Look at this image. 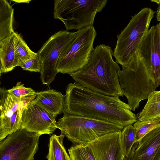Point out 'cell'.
<instances>
[{
  "mask_svg": "<svg viewBox=\"0 0 160 160\" xmlns=\"http://www.w3.org/2000/svg\"><path fill=\"white\" fill-rule=\"evenodd\" d=\"M136 54L123 72L122 83L128 95L140 102L160 85V22L148 30Z\"/></svg>",
  "mask_w": 160,
  "mask_h": 160,
  "instance_id": "cell-1",
  "label": "cell"
},
{
  "mask_svg": "<svg viewBox=\"0 0 160 160\" xmlns=\"http://www.w3.org/2000/svg\"><path fill=\"white\" fill-rule=\"evenodd\" d=\"M63 112L125 127L137 121L136 115L119 97L106 96L75 82L67 86Z\"/></svg>",
  "mask_w": 160,
  "mask_h": 160,
  "instance_id": "cell-2",
  "label": "cell"
},
{
  "mask_svg": "<svg viewBox=\"0 0 160 160\" xmlns=\"http://www.w3.org/2000/svg\"><path fill=\"white\" fill-rule=\"evenodd\" d=\"M113 53L108 45H97L86 65L69 75L75 82L92 91L106 96L123 97L118 74L120 67L113 60Z\"/></svg>",
  "mask_w": 160,
  "mask_h": 160,
  "instance_id": "cell-3",
  "label": "cell"
},
{
  "mask_svg": "<svg viewBox=\"0 0 160 160\" xmlns=\"http://www.w3.org/2000/svg\"><path fill=\"white\" fill-rule=\"evenodd\" d=\"M155 12L150 8H142L131 17L127 26L117 35L113 56L116 62L122 67L130 62L136 53L141 41L149 30Z\"/></svg>",
  "mask_w": 160,
  "mask_h": 160,
  "instance_id": "cell-4",
  "label": "cell"
},
{
  "mask_svg": "<svg viewBox=\"0 0 160 160\" xmlns=\"http://www.w3.org/2000/svg\"><path fill=\"white\" fill-rule=\"evenodd\" d=\"M57 124L58 129L74 145L86 144L106 134L121 131L124 128L102 120L65 113Z\"/></svg>",
  "mask_w": 160,
  "mask_h": 160,
  "instance_id": "cell-5",
  "label": "cell"
},
{
  "mask_svg": "<svg viewBox=\"0 0 160 160\" xmlns=\"http://www.w3.org/2000/svg\"><path fill=\"white\" fill-rule=\"evenodd\" d=\"M107 0H55L53 17L64 24L66 30H78L93 26L97 14L106 5Z\"/></svg>",
  "mask_w": 160,
  "mask_h": 160,
  "instance_id": "cell-6",
  "label": "cell"
},
{
  "mask_svg": "<svg viewBox=\"0 0 160 160\" xmlns=\"http://www.w3.org/2000/svg\"><path fill=\"white\" fill-rule=\"evenodd\" d=\"M73 41L61 52L58 60V73L71 74L83 68L89 62L94 48L97 32L93 26L77 30Z\"/></svg>",
  "mask_w": 160,
  "mask_h": 160,
  "instance_id": "cell-7",
  "label": "cell"
},
{
  "mask_svg": "<svg viewBox=\"0 0 160 160\" xmlns=\"http://www.w3.org/2000/svg\"><path fill=\"white\" fill-rule=\"evenodd\" d=\"M77 31L61 30L52 35L38 51L41 62L40 78L43 84L49 86L58 73L57 66L60 54L74 39Z\"/></svg>",
  "mask_w": 160,
  "mask_h": 160,
  "instance_id": "cell-8",
  "label": "cell"
},
{
  "mask_svg": "<svg viewBox=\"0 0 160 160\" xmlns=\"http://www.w3.org/2000/svg\"><path fill=\"white\" fill-rule=\"evenodd\" d=\"M40 136L22 128L8 135L0 142V160H34Z\"/></svg>",
  "mask_w": 160,
  "mask_h": 160,
  "instance_id": "cell-9",
  "label": "cell"
},
{
  "mask_svg": "<svg viewBox=\"0 0 160 160\" xmlns=\"http://www.w3.org/2000/svg\"><path fill=\"white\" fill-rule=\"evenodd\" d=\"M55 118L34 99L23 108L20 128L40 136L43 134L50 135L58 129Z\"/></svg>",
  "mask_w": 160,
  "mask_h": 160,
  "instance_id": "cell-10",
  "label": "cell"
},
{
  "mask_svg": "<svg viewBox=\"0 0 160 160\" xmlns=\"http://www.w3.org/2000/svg\"><path fill=\"white\" fill-rule=\"evenodd\" d=\"M121 132L106 134L86 144L95 160H123Z\"/></svg>",
  "mask_w": 160,
  "mask_h": 160,
  "instance_id": "cell-11",
  "label": "cell"
},
{
  "mask_svg": "<svg viewBox=\"0 0 160 160\" xmlns=\"http://www.w3.org/2000/svg\"><path fill=\"white\" fill-rule=\"evenodd\" d=\"M123 160H160V126L135 142Z\"/></svg>",
  "mask_w": 160,
  "mask_h": 160,
  "instance_id": "cell-12",
  "label": "cell"
},
{
  "mask_svg": "<svg viewBox=\"0 0 160 160\" xmlns=\"http://www.w3.org/2000/svg\"><path fill=\"white\" fill-rule=\"evenodd\" d=\"M18 33L14 32L0 41V73L12 70L17 66L15 52V44Z\"/></svg>",
  "mask_w": 160,
  "mask_h": 160,
  "instance_id": "cell-13",
  "label": "cell"
},
{
  "mask_svg": "<svg viewBox=\"0 0 160 160\" xmlns=\"http://www.w3.org/2000/svg\"><path fill=\"white\" fill-rule=\"evenodd\" d=\"M64 95L54 89L37 92L35 100L55 117L63 112Z\"/></svg>",
  "mask_w": 160,
  "mask_h": 160,
  "instance_id": "cell-14",
  "label": "cell"
},
{
  "mask_svg": "<svg viewBox=\"0 0 160 160\" xmlns=\"http://www.w3.org/2000/svg\"><path fill=\"white\" fill-rule=\"evenodd\" d=\"M25 107L22 98L17 97L7 91L3 87L0 89V120L10 117L22 106Z\"/></svg>",
  "mask_w": 160,
  "mask_h": 160,
  "instance_id": "cell-15",
  "label": "cell"
},
{
  "mask_svg": "<svg viewBox=\"0 0 160 160\" xmlns=\"http://www.w3.org/2000/svg\"><path fill=\"white\" fill-rule=\"evenodd\" d=\"M14 9L6 0H0V41L14 32Z\"/></svg>",
  "mask_w": 160,
  "mask_h": 160,
  "instance_id": "cell-16",
  "label": "cell"
},
{
  "mask_svg": "<svg viewBox=\"0 0 160 160\" xmlns=\"http://www.w3.org/2000/svg\"><path fill=\"white\" fill-rule=\"evenodd\" d=\"M147 99L143 109L136 115L137 121L160 119V91L152 92Z\"/></svg>",
  "mask_w": 160,
  "mask_h": 160,
  "instance_id": "cell-17",
  "label": "cell"
},
{
  "mask_svg": "<svg viewBox=\"0 0 160 160\" xmlns=\"http://www.w3.org/2000/svg\"><path fill=\"white\" fill-rule=\"evenodd\" d=\"M65 137L62 132L57 136H51L48 144V152L46 157L48 160H71L64 147L63 141Z\"/></svg>",
  "mask_w": 160,
  "mask_h": 160,
  "instance_id": "cell-18",
  "label": "cell"
},
{
  "mask_svg": "<svg viewBox=\"0 0 160 160\" xmlns=\"http://www.w3.org/2000/svg\"><path fill=\"white\" fill-rule=\"evenodd\" d=\"M24 107H20L10 117L0 120V141L20 129Z\"/></svg>",
  "mask_w": 160,
  "mask_h": 160,
  "instance_id": "cell-19",
  "label": "cell"
},
{
  "mask_svg": "<svg viewBox=\"0 0 160 160\" xmlns=\"http://www.w3.org/2000/svg\"><path fill=\"white\" fill-rule=\"evenodd\" d=\"M15 60L17 66L38 56L31 50L20 34H18L15 44Z\"/></svg>",
  "mask_w": 160,
  "mask_h": 160,
  "instance_id": "cell-20",
  "label": "cell"
},
{
  "mask_svg": "<svg viewBox=\"0 0 160 160\" xmlns=\"http://www.w3.org/2000/svg\"><path fill=\"white\" fill-rule=\"evenodd\" d=\"M136 130L132 124L124 127L121 132V139L124 157L129 154L135 142Z\"/></svg>",
  "mask_w": 160,
  "mask_h": 160,
  "instance_id": "cell-21",
  "label": "cell"
},
{
  "mask_svg": "<svg viewBox=\"0 0 160 160\" xmlns=\"http://www.w3.org/2000/svg\"><path fill=\"white\" fill-rule=\"evenodd\" d=\"M68 151L71 160H95L86 144L74 145L69 149Z\"/></svg>",
  "mask_w": 160,
  "mask_h": 160,
  "instance_id": "cell-22",
  "label": "cell"
},
{
  "mask_svg": "<svg viewBox=\"0 0 160 160\" xmlns=\"http://www.w3.org/2000/svg\"><path fill=\"white\" fill-rule=\"evenodd\" d=\"M136 130L135 141L139 140L149 132L160 126V119L140 121L134 123Z\"/></svg>",
  "mask_w": 160,
  "mask_h": 160,
  "instance_id": "cell-23",
  "label": "cell"
},
{
  "mask_svg": "<svg viewBox=\"0 0 160 160\" xmlns=\"http://www.w3.org/2000/svg\"><path fill=\"white\" fill-rule=\"evenodd\" d=\"M7 91L15 96L19 98L33 96L36 95V92L33 89L26 88L21 82H18L16 86L7 90Z\"/></svg>",
  "mask_w": 160,
  "mask_h": 160,
  "instance_id": "cell-24",
  "label": "cell"
},
{
  "mask_svg": "<svg viewBox=\"0 0 160 160\" xmlns=\"http://www.w3.org/2000/svg\"><path fill=\"white\" fill-rule=\"evenodd\" d=\"M23 70L40 73L41 65L40 58L38 56L26 61L20 66Z\"/></svg>",
  "mask_w": 160,
  "mask_h": 160,
  "instance_id": "cell-25",
  "label": "cell"
},
{
  "mask_svg": "<svg viewBox=\"0 0 160 160\" xmlns=\"http://www.w3.org/2000/svg\"><path fill=\"white\" fill-rule=\"evenodd\" d=\"M156 13V20L160 22V3L158 4Z\"/></svg>",
  "mask_w": 160,
  "mask_h": 160,
  "instance_id": "cell-26",
  "label": "cell"
},
{
  "mask_svg": "<svg viewBox=\"0 0 160 160\" xmlns=\"http://www.w3.org/2000/svg\"><path fill=\"white\" fill-rule=\"evenodd\" d=\"M153 1L157 3L158 5L160 3V0H154V1Z\"/></svg>",
  "mask_w": 160,
  "mask_h": 160,
  "instance_id": "cell-27",
  "label": "cell"
}]
</instances>
